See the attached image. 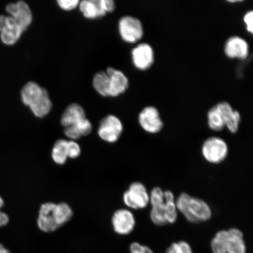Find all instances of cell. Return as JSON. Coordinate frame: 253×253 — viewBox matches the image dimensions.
I'll return each instance as SVG.
<instances>
[{"label":"cell","mask_w":253,"mask_h":253,"mask_svg":"<svg viewBox=\"0 0 253 253\" xmlns=\"http://www.w3.org/2000/svg\"><path fill=\"white\" fill-rule=\"evenodd\" d=\"M177 210L192 223L205 222L212 216L210 206L203 199L192 197L186 193L180 194L175 200Z\"/></svg>","instance_id":"6da1fadb"},{"label":"cell","mask_w":253,"mask_h":253,"mask_svg":"<svg viewBox=\"0 0 253 253\" xmlns=\"http://www.w3.org/2000/svg\"><path fill=\"white\" fill-rule=\"evenodd\" d=\"M229 147L222 138L211 137L206 140L202 146V154L209 163L220 164L226 159Z\"/></svg>","instance_id":"7a4b0ae2"},{"label":"cell","mask_w":253,"mask_h":253,"mask_svg":"<svg viewBox=\"0 0 253 253\" xmlns=\"http://www.w3.org/2000/svg\"><path fill=\"white\" fill-rule=\"evenodd\" d=\"M123 200L126 207L132 210H143L150 204V194L143 183L134 182L123 194Z\"/></svg>","instance_id":"3957f363"},{"label":"cell","mask_w":253,"mask_h":253,"mask_svg":"<svg viewBox=\"0 0 253 253\" xmlns=\"http://www.w3.org/2000/svg\"><path fill=\"white\" fill-rule=\"evenodd\" d=\"M118 28L120 36L126 42H137L143 36V27L141 22L132 16H125L120 18Z\"/></svg>","instance_id":"277c9868"},{"label":"cell","mask_w":253,"mask_h":253,"mask_svg":"<svg viewBox=\"0 0 253 253\" xmlns=\"http://www.w3.org/2000/svg\"><path fill=\"white\" fill-rule=\"evenodd\" d=\"M123 131L121 120L118 117L110 115L101 120L97 134L103 141L113 144L119 140Z\"/></svg>","instance_id":"5b68a950"},{"label":"cell","mask_w":253,"mask_h":253,"mask_svg":"<svg viewBox=\"0 0 253 253\" xmlns=\"http://www.w3.org/2000/svg\"><path fill=\"white\" fill-rule=\"evenodd\" d=\"M37 225L41 231L46 233L54 232L61 227L57 214L56 204L46 202L41 206Z\"/></svg>","instance_id":"8992f818"},{"label":"cell","mask_w":253,"mask_h":253,"mask_svg":"<svg viewBox=\"0 0 253 253\" xmlns=\"http://www.w3.org/2000/svg\"><path fill=\"white\" fill-rule=\"evenodd\" d=\"M25 31L8 15H0V40L7 46L18 42Z\"/></svg>","instance_id":"52a82bcc"},{"label":"cell","mask_w":253,"mask_h":253,"mask_svg":"<svg viewBox=\"0 0 253 253\" xmlns=\"http://www.w3.org/2000/svg\"><path fill=\"white\" fill-rule=\"evenodd\" d=\"M138 122L141 128L150 134L160 132L164 126L159 112L153 106H147L139 114Z\"/></svg>","instance_id":"ba28073f"},{"label":"cell","mask_w":253,"mask_h":253,"mask_svg":"<svg viewBox=\"0 0 253 253\" xmlns=\"http://www.w3.org/2000/svg\"><path fill=\"white\" fill-rule=\"evenodd\" d=\"M5 11L24 31L33 23V12L26 2L18 1L9 3L5 6Z\"/></svg>","instance_id":"9c48e42d"},{"label":"cell","mask_w":253,"mask_h":253,"mask_svg":"<svg viewBox=\"0 0 253 253\" xmlns=\"http://www.w3.org/2000/svg\"><path fill=\"white\" fill-rule=\"evenodd\" d=\"M113 230L118 235H128L135 229L136 220L133 213L126 209H121L113 213L112 218Z\"/></svg>","instance_id":"30bf717a"},{"label":"cell","mask_w":253,"mask_h":253,"mask_svg":"<svg viewBox=\"0 0 253 253\" xmlns=\"http://www.w3.org/2000/svg\"><path fill=\"white\" fill-rule=\"evenodd\" d=\"M131 58L135 67L138 70H147L154 62L153 47L147 43L138 44L132 50Z\"/></svg>","instance_id":"8fae6325"},{"label":"cell","mask_w":253,"mask_h":253,"mask_svg":"<svg viewBox=\"0 0 253 253\" xmlns=\"http://www.w3.org/2000/svg\"><path fill=\"white\" fill-rule=\"evenodd\" d=\"M224 53L230 58L245 59L249 54V44L241 37H230L224 45Z\"/></svg>","instance_id":"7c38bea8"},{"label":"cell","mask_w":253,"mask_h":253,"mask_svg":"<svg viewBox=\"0 0 253 253\" xmlns=\"http://www.w3.org/2000/svg\"><path fill=\"white\" fill-rule=\"evenodd\" d=\"M106 72L110 79V97H118L125 93L129 82L124 73L112 67L107 68Z\"/></svg>","instance_id":"4fadbf2b"},{"label":"cell","mask_w":253,"mask_h":253,"mask_svg":"<svg viewBox=\"0 0 253 253\" xmlns=\"http://www.w3.org/2000/svg\"><path fill=\"white\" fill-rule=\"evenodd\" d=\"M222 116L224 126L233 134L238 131L241 116L237 110H233L229 103L221 102L216 104Z\"/></svg>","instance_id":"5bb4252c"},{"label":"cell","mask_w":253,"mask_h":253,"mask_svg":"<svg viewBox=\"0 0 253 253\" xmlns=\"http://www.w3.org/2000/svg\"><path fill=\"white\" fill-rule=\"evenodd\" d=\"M86 118V113L83 107L77 103H72L66 107L62 114L61 123L66 128L77 124Z\"/></svg>","instance_id":"9a60e30c"},{"label":"cell","mask_w":253,"mask_h":253,"mask_svg":"<svg viewBox=\"0 0 253 253\" xmlns=\"http://www.w3.org/2000/svg\"><path fill=\"white\" fill-rule=\"evenodd\" d=\"M78 7L84 17L90 20L102 18L107 14L102 0H84L79 2Z\"/></svg>","instance_id":"2e32d148"},{"label":"cell","mask_w":253,"mask_h":253,"mask_svg":"<svg viewBox=\"0 0 253 253\" xmlns=\"http://www.w3.org/2000/svg\"><path fill=\"white\" fill-rule=\"evenodd\" d=\"M44 88L33 81L27 82L21 91V99L24 105L30 107L42 95Z\"/></svg>","instance_id":"e0dca14e"},{"label":"cell","mask_w":253,"mask_h":253,"mask_svg":"<svg viewBox=\"0 0 253 253\" xmlns=\"http://www.w3.org/2000/svg\"><path fill=\"white\" fill-rule=\"evenodd\" d=\"M228 231L227 253H247L244 236L242 231L237 228H231Z\"/></svg>","instance_id":"ac0fdd59"},{"label":"cell","mask_w":253,"mask_h":253,"mask_svg":"<svg viewBox=\"0 0 253 253\" xmlns=\"http://www.w3.org/2000/svg\"><path fill=\"white\" fill-rule=\"evenodd\" d=\"M29 108L38 118H43L49 115L52 108V103L46 88H44L42 95Z\"/></svg>","instance_id":"d6986e66"},{"label":"cell","mask_w":253,"mask_h":253,"mask_svg":"<svg viewBox=\"0 0 253 253\" xmlns=\"http://www.w3.org/2000/svg\"><path fill=\"white\" fill-rule=\"evenodd\" d=\"M164 210H165L166 217L168 224L175 223L178 219V211L177 210L175 197L172 192L167 190L164 191Z\"/></svg>","instance_id":"ffe728a7"},{"label":"cell","mask_w":253,"mask_h":253,"mask_svg":"<svg viewBox=\"0 0 253 253\" xmlns=\"http://www.w3.org/2000/svg\"><path fill=\"white\" fill-rule=\"evenodd\" d=\"M93 86L101 96L110 97V79L106 71L98 72L94 75Z\"/></svg>","instance_id":"44dd1931"},{"label":"cell","mask_w":253,"mask_h":253,"mask_svg":"<svg viewBox=\"0 0 253 253\" xmlns=\"http://www.w3.org/2000/svg\"><path fill=\"white\" fill-rule=\"evenodd\" d=\"M68 140L60 139L57 140L52 147L51 157L53 162L59 166L64 165L67 162Z\"/></svg>","instance_id":"7402d4cb"},{"label":"cell","mask_w":253,"mask_h":253,"mask_svg":"<svg viewBox=\"0 0 253 253\" xmlns=\"http://www.w3.org/2000/svg\"><path fill=\"white\" fill-rule=\"evenodd\" d=\"M227 240H228V231L219 230L211 239V252L213 253H227Z\"/></svg>","instance_id":"603a6c76"},{"label":"cell","mask_w":253,"mask_h":253,"mask_svg":"<svg viewBox=\"0 0 253 253\" xmlns=\"http://www.w3.org/2000/svg\"><path fill=\"white\" fill-rule=\"evenodd\" d=\"M208 123L210 128L214 131H220L225 127L222 116L216 105L209 110Z\"/></svg>","instance_id":"cb8c5ba5"},{"label":"cell","mask_w":253,"mask_h":253,"mask_svg":"<svg viewBox=\"0 0 253 253\" xmlns=\"http://www.w3.org/2000/svg\"><path fill=\"white\" fill-rule=\"evenodd\" d=\"M164 204L152 207L150 211V219L155 225L164 226L168 224L166 217Z\"/></svg>","instance_id":"d4e9b609"},{"label":"cell","mask_w":253,"mask_h":253,"mask_svg":"<svg viewBox=\"0 0 253 253\" xmlns=\"http://www.w3.org/2000/svg\"><path fill=\"white\" fill-rule=\"evenodd\" d=\"M166 253H194L191 246L188 242L179 241L174 242L167 249Z\"/></svg>","instance_id":"484cf974"},{"label":"cell","mask_w":253,"mask_h":253,"mask_svg":"<svg viewBox=\"0 0 253 253\" xmlns=\"http://www.w3.org/2000/svg\"><path fill=\"white\" fill-rule=\"evenodd\" d=\"M165 202L164 191L160 187H155L150 194V204L151 207L162 205Z\"/></svg>","instance_id":"4316f807"},{"label":"cell","mask_w":253,"mask_h":253,"mask_svg":"<svg viewBox=\"0 0 253 253\" xmlns=\"http://www.w3.org/2000/svg\"><path fill=\"white\" fill-rule=\"evenodd\" d=\"M73 126L77 129L81 137L89 135L92 131V125L87 118L82 120V121Z\"/></svg>","instance_id":"83f0119b"},{"label":"cell","mask_w":253,"mask_h":253,"mask_svg":"<svg viewBox=\"0 0 253 253\" xmlns=\"http://www.w3.org/2000/svg\"><path fill=\"white\" fill-rule=\"evenodd\" d=\"M67 154L68 158L75 159L81 154V148L80 145L76 141L68 140Z\"/></svg>","instance_id":"f1b7e54d"},{"label":"cell","mask_w":253,"mask_h":253,"mask_svg":"<svg viewBox=\"0 0 253 253\" xmlns=\"http://www.w3.org/2000/svg\"><path fill=\"white\" fill-rule=\"evenodd\" d=\"M80 1L79 0H58L57 4L64 11H72L77 8Z\"/></svg>","instance_id":"f546056e"},{"label":"cell","mask_w":253,"mask_h":253,"mask_svg":"<svg viewBox=\"0 0 253 253\" xmlns=\"http://www.w3.org/2000/svg\"><path fill=\"white\" fill-rule=\"evenodd\" d=\"M129 250L130 253H154L149 247L136 242L131 243Z\"/></svg>","instance_id":"4dcf8cb0"},{"label":"cell","mask_w":253,"mask_h":253,"mask_svg":"<svg viewBox=\"0 0 253 253\" xmlns=\"http://www.w3.org/2000/svg\"><path fill=\"white\" fill-rule=\"evenodd\" d=\"M4 199L0 196V228L7 225L9 221L8 215L5 212H3L1 211V209L4 207Z\"/></svg>","instance_id":"1f68e13d"},{"label":"cell","mask_w":253,"mask_h":253,"mask_svg":"<svg viewBox=\"0 0 253 253\" xmlns=\"http://www.w3.org/2000/svg\"><path fill=\"white\" fill-rule=\"evenodd\" d=\"M245 23L246 25V29L249 33L253 34V11H249L244 16L243 18Z\"/></svg>","instance_id":"d6a6232c"},{"label":"cell","mask_w":253,"mask_h":253,"mask_svg":"<svg viewBox=\"0 0 253 253\" xmlns=\"http://www.w3.org/2000/svg\"><path fill=\"white\" fill-rule=\"evenodd\" d=\"M103 7L106 13H109L115 10L116 4L113 0H102Z\"/></svg>","instance_id":"836d02e7"},{"label":"cell","mask_w":253,"mask_h":253,"mask_svg":"<svg viewBox=\"0 0 253 253\" xmlns=\"http://www.w3.org/2000/svg\"><path fill=\"white\" fill-rule=\"evenodd\" d=\"M0 253H12L8 249L5 248V247L0 243Z\"/></svg>","instance_id":"e575fe53"}]
</instances>
